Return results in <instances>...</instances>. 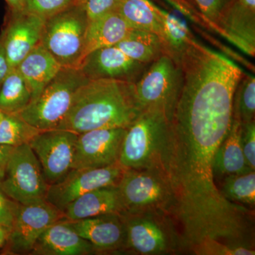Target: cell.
<instances>
[{
    "label": "cell",
    "mask_w": 255,
    "mask_h": 255,
    "mask_svg": "<svg viewBox=\"0 0 255 255\" xmlns=\"http://www.w3.org/2000/svg\"><path fill=\"white\" fill-rule=\"evenodd\" d=\"M141 113L134 82L88 80L75 92L68 113L56 129L80 134L96 129L128 128Z\"/></svg>",
    "instance_id": "cell-1"
},
{
    "label": "cell",
    "mask_w": 255,
    "mask_h": 255,
    "mask_svg": "<svg viewBox=\"0 0 255 255\" xmlns=\"http://www.w3.org/2000/svg\"><path fill=\"white\" fill-rule=\"evenodd\" d=\"M126 228L124 253L169 255L187 253L175 220L157 211L123 213Z\"/></svg>",
    "instance_id": "cell-2"
},
{
    "label": "cell",
    "mask_w": 255,
    "mask_h": 255,
    "mask_svg": "<svg viewBox=\"0 0 255 255\" xmlns=\"http://www.w3.org/2000/svg\"><path fill=\"white\" fill-rule=\"evenodd\" d=\"M169 130V121L163 113L142 112L127 128L119 164L125 169L158 168L164 171Z\"/></svg>",
    "instance_id": "cell-3"
},
{
    "label": "cell",
    "mask_w": 255,
    "mask_h": 255,
    "mask_svg": "<svg viewBox=\"0 0 255 255\" xmlns=\"http://www.w3.org/2000/svg\"><path fill=\"white\" fill-rule=\"evenodd\" d=\"M87 80L80 69L62 67L41 94L16 115L38 130L56 129L68 113L75 92Z\"/></svg>",
    "instance_id": "cell-4"
},
{
    "label": "cell",
    "mask_w": 255,
    "mask_h": 255,
    "mask_svg": "<svg viewBox=\"0 0 255 255\" xmlns=\"http://www.w3.org/2000/svg\"><path fill=\"white\" fill-rule=\"evenodd\" d=\"M117 187L123 213L157 211L173 218L175 199L162 169H124Z\"/></svg>",
    "instance_id": "cell-5"
},
{
    "label": "cell",
    "mask_w": 255,
    "mask_h": 255,
    "mask_svg": "<svg viewBox=\"0 0 255 255\" xmlns=\"http://www.w3.org/2000/svg\"><path fill=\"white\" fill-rule=\"evenodd\" d=\"M182 85V72L179 62L164 53L150 63L134 82L137 105L142 112H162L170 122Z\"/></svg>",
    "instance_id": "cell-6"
},
{
    "label": "cell",
    "mask_w": 255,
    "mask_h": 255,
    "mask_svg": "<svg viewBox=\"0 0 255 255\" xmlns=\"http://www.w3.org/2000/svg\"><path fill=\"white\" fill-rule=\"evenodd\" d=\"M89 19L77 2L45 20L41 43L63 68H78L82 63Z\"/></svg>",
    "instance_id": "cell-7"
},
{
    "label": "cell",
    "mask_w": 255,
    "mask_h": 255,
    "mask_svg": "<svg viewBox=\"0 0 255 255\" xmlns=\"http://www.w3.org/2000/svg\"><path fill=\"white\" fill-rule=\"evenodd\" d=\"M48 187L39 161L30 145L14 147L0 179V189L11 200L27 205L46 201Z\"/></svg>",
    "instance_id": "cell-8"
},
{
    "label": "cell",
    "mask_w": 255,
    "mask_h": 255,
    "mask_svg": "<svg viewBox=\"0 0 255 255\" xmlns=\"http://www.w3.org/2000/svg\"><path fill=\"white\" fill-rule=\"evenodd\" d=\"M78 135L62 129L41 130L28 143L49 185L60 180L73 169Z\"/></svg>",
    "instance_id": "cell-9"
},
{
    "label": "cell",
    "mask_w": 255,
    "mask_h": 255,
    "mask_svg": "<svg viewBox=\"0 0 255 255\" xmlns=\"http://www.w3.org/2000/svg\"><path fill=\"white\" fill-rule=\"evenodd\" d=\"M124 169L120 164L97 169H72L60 180L50 184L46 201L63 211L68 204L87 192L118 185Z\"/></svg>",
    "instance_id": "cell-10"
},
{
    "label": "cell",
    "mask_w": 255,
    "mask_h": 255,
    "mask_svg": "<svg viewBox=\"0 0 255 255\" xmlns=\"http://www.w3.org/2000/svg\"><path fill=\"white\" fill-rule=\"evenodd\" d=\"M63 211L48 201L18 204L6 246L10 254L31 253L40 236L56 221L64 219Z\"/></svg>",
    "instance_id": "cell-11"
},
{
    "label": "cell",
    "mask_w": 255,
    "mask_h": 255,
    "mask_svg": "<svg viewBox=\"0 0 255 255\" xmlns=\"http://www.w3.org/2000/svg\"><path fill=\"white\" fill-rule=\"evenodd\" d=\"M127 128L96 129L78 134L73 169H97L119 163Z\"/></svg>",
    "instance_id": "cell-12"
},
{
    "label": "cell",
    "mask_w": 255,
    "mask_h": 255,
    "mask_svg": "<svg viewBox=\"0 0 255 255\" xmlns=\"http://www.w3.org/2000/svg\"><path fill=\"white\" fill-rule=\"evenodd\" d=\"M148 65L129 58L117 46H112L94 50L84 58L78 68L88 80L135 82Z\"/></svg>",
    "instance_id": "cell-13"
},
{
    "label": "cell",
    "mask_w": 255,
    "mask_h": 255,
    "mask_svg": "<svg viewBox=\"0 0 255 255\" xmlns=\"http://www.w3.org/2000/svg\"><path fill=\"white\" fill-rule=\"evenodd\" d=\"M9 19L1 33L3 46L10 68H15L41 41L44 18L26 10L9 9Z\"/></svg>",
    "instance_id": "cell-14"
},
{
    "label": "cell",
    "mask_w": 255,
    "mask_h": 255,
    "mask_svg": "<svg viewBox=\"0 0 255 255\" xmlns=\"http://www.w3.org/2000/svg\"><path fill=\"white\" fill-rule=\"evenodd\" d=\"M65 221L80 237L91 243L97 254L124 253L126 228L122 214H104L88 219Z\"/></svg>",
    "instance_id": "cell-15"
},
{
    "label": "cell",
    "mask_w": 255,
    "mask_h": 255,
    "mask_svg": "<svg viewBox=\"0 0 255 255\" xmlns=\"http://www.w3.org/2000/svg\"><path fill=\"white\" fill-rule=\"evenodd\" d=\"M214 29L251 57L255 55V0H232Z\"/></svg>",
    "instance_id": "cell-16"
},
{
    "label": "cell",
    "mask_w": 255,
    "mask_h": 255,
    "mask_svg": "<svg viewBox=\"0 0 255 255\" xmlns=\"http://www.w3.org/2000/svg\"><path fill=\"white\" fill-rule=\"evenodd\" d=\"M30 254L86 255L97 253L91 243L80 237L64 219L50 225L42 233Z\"/></svg>",
    "instance_id": "cell-17"
},
{
    "label": "cell",
    "mask_w": 255,
    "mask_h": 255,
    "mask_svg": "<svg viewBox=\"0 0 255 255\" xmlns=\"http://www.w3.org/2000/svg\"><path fill=\"white\" fill-rule=\"evenodd\" d=\"M64 217L76 221L100 215L124 212L117 186L95 189L80 196L68 204L63 211Z\"/></svg>",
    "instance_id": "cell-18"
},
{
    "label": "cell",
    "mask_w": 255,
    "mask_h": 255,
    "mask_svg": "<svg viewBox=\"0 0 255 255\" xmlns=\"http://www.w3.org/2000/svg\"><path fill=\"white\" fill-rule=\"evenodd\" d=\"M242 124L232 119L231 128L215 154L212 171L215 184L223 178L252 172L241 145Z\"/></svg>",
    "instance_id": "cell-19"
},
{
    "label": "cell",
    "mask_w": 255,
    "mask_h": 255,
    "mask_svg": "<svg viewBox=\"0 0 255 255\" xmlns=\"http://www.w3.org/2000/svg\"><path fill=\"white\" fill-rule=\"evenodd\" d=\"M16 68L29 87L32 101L56 76L62 66L40 41Z\"/></svg>",
    "instance_id": "cell-20"
},
{
    "label": "cell",
    "mask_w": 255,
    "mask_h": 255,
    "mask_svg": "<svg viewBox=\"0 0 255 255\" xmlns=\"http://www.w3.org/2000/svg\"><path fill=\"white\" fill-rule=\"evenodd\" d=\"M130 29L131 28L117 11L89 21L82 60L94 50L116 46L127 36Z\"/></svg>",
    "instance_id": "cell-21"
},
{
    "label": "cell",
    "mask_w": 255,
    "mask_h": 255,
    "mask_svg": "<svg viewBox=\"0 0 255 255\" xmlns=\"http://www.w3.org/2000/svg\"><path fill=\"white\" fill-rule=\"evenodd\" d=\"M116 46L129 58L145 65L166 53L163 42L157 34L133 28Z\"/></svg>",
    "instance_id": "cell-22"
},
{
    "label": "cell",
    "mask_w": 255,
    "mask_h": 255,
    "mask_svg": "<svg viewBox=\"0 0 255 255\" xmlns=\"http://www.w3.org/2000/svg\"><path fill=\"white\" fill-rule=\"evenodd\" d=\"M157 6L150 0H120L117 11L130 28L152 32L162 39V21Z\"/></svg>",
    "instance_id": "cell-23"
},
{
    "label": "cell",
    "mask_w": 255,
    "mask_h": 255,
    "mask_svg": "<svg viewBox=\"0 0 255 255\" xmlns=\"http://www.w3.org/2000/svg\"><path fill=\"white\" fill-rule=\"evenodd\" d=\"M157 10L162 21V41L166 53L179 62L181 55L195 41V37L182 19L158 6Z\"/></svg>",
    "instance_id": "cell-24"
},
{
    "label": "cell",
    "mask_w": 255,
    "mask_h": 255,
    "mask_svg": "<svg viewBox=\"0 0 255 255\" xmlns=\"http://www.w3.org/2000/svg\"><path fill=\"white\" fill-rule=\"evenodd\" d=\"M31 93L26 80L16 68H11L0 87V111L16 114L27 107Z\"/></svg>",
    "instance_id": "cell-25"
},
{
    "label": "cell",
    "mask_w": 255,
    "mask_h": 255,
    "mask_svg": "<svg viewBox=\"0 0 255 255\" xmlns=\"http://www.w3.org/2000/svg\"><path fill=\"white\" fill-rule=\"evenodd\" d=\"M216 185L228 202L255 211V171L227 176Z\"/></svg>",
    "instance_id": "cell-26"
},
{
    "label": "cell",
    "mask_w": 255,
    "mask_h": 255,
    "mask_svg": "<svg viewBox=\"0 0 255 255\" xmlns=\"http://www.w3.org/2000/svg\"><path fill=\"white\" fill-rule=\"evenodd\" d=\"M233 119L242 124L255 120V78L246 75L242 78L235 91L233 99Z\"/></svg>",
    "instance_id": "cell-27"
},
{
    "label": "cell",
    "mask_w": 255,
    "mask_h": 255,
    "mask_svg": "<svg viewBox=\"0 0 255 255\" xmlns=\"http://www.w3.org/2000/svg\"><path fill=\"white\" fill-rule=\"evenodd\" d=\"M41 131L16 114H5L0 123V144L12 147L28 144Z\"/></svg>",
    "instance_id": "cell-28"
},
{
    "label": "cell",
    "mask_w": 255,
    "mask_h": 255,
    "mask_svg": "<svg viewBox=\"0 0 255 255\" xmlns=\"http://www.w3.org/2000/svg\"><path fill=\"white\" fill-rule=\"evenodd\" d=\"M190 254L196 255H255L253 248L233 246L216 240H209L191 250Z\"/></svg>",
    "instance_id": "cell-29"
},
{
    "label": "cell",
    "mask_w": 255,
    "mask_h": 255,
    "mask_svg": "<svg viewBox=\"0 0 255 255\" xmlns=\"http://www.w3.org/2000/svg\"><path fill=\"white\" fill-rule=\"evenodd\" d=\"M75 0H24L25 10L40 17H51L73 5Z\"/></svg>",
    "instance_id": "cell-30"
},
{
    "label": "cell",
    "mask_w": 255,
    "mask_h": 255,
    "mask_svg": "<svg viewBox=\"0 0 255 255\" xmlns=\"http://www.w3.org/2000/svg\"><path fill=\"white\" fill-rule=\"evenodd\" d=\"M232 0H191L201 19L214 29L223 11Z\"/></svg>",
    "instance_id": "cell-31"
},
{
    "label": "cell",
    "mask_w": 255,
    "mask_h": 255,
    "mask_svg": "<svg viewBox=\"0 0 255 255\" xmlns=\"http://www.w3.org/2000/svg\"><path fill=\"white\" fill-rule=\"evenodd\" d=\"M81 5L88 17L89 21L117 11L120 0H76Z\"/></svg>",
    "instance_id": "cell-32"
},
{
    "label": "cell",
    "mask_w": 255,
    "mask_h": 255,
    "mask_svg": "<svg viewBox=\"0 0 255 255\" xmlns=\"http://www.w3.org/2000/svg\"><path fill=\"white\" fill-rule=\"evenodd\" d=\"M241 145L250 168L255 171V122L242 124Z\"/></svg>",
    "instance_id": "cell-33"
},
{
    "label": "cell",
    "mask_w": 255,
    "mask_h": 255,
    "mask_svg": "<svg viewBox=\"0 0 255 255\" xmlns=\"http://www.w3.org/2000/svg\"><path fill=\"white\" fill-rule=\"evenodd\" d=\"M18 206V203L9 199L0 189V224L11 228Z\"/></svg>",
    "instance_id": "cell-34"
},
{
    "label": "cell",
    "mask_w": 255,
    "mask_h": 255,
    "mask_svg": "<svg viewBox=\"0 0 255 255\" xmlns=\"http://www.w3.org/2000/svg\"><path fill=\"white\" fill-rule=\"evenodd\" d=\"M174 8L180 11L182 14L186 16H190V18H197L199 16V12L196 11L195 7L190 3L187 2L185 0H165Z\"/></svg>",
    "instance_id": "cell-35"
},
{
    "label": "cell",
    "mask_w": 255,
    "mask_h": 255,
    "mask_svg": "<svg viewBox=\"0 0 255 255\" xmlns=\"http://www.w3.org/2000/svg\"><path fill=\"white\" fill-rule=\"evenodd\" d=\"M11 68H10L7 59H6V54H5L2 39L0 36V87H1L6 77L7 76Z\"/></svg>",
    "instance_id": "cell-36"
},
{
    "label": "cell",
    "mask_w": 255,
    "mask_h": 255,
    "mask_svg": "<svg viewBox=\"0 0 255 255\" xmlns=\"http://www.w3.org/2000/svg\"><path fill=\"white\" fill-rule=\"evenodd\" d=\"M14 147L12 146L1 145L0 144V179L2 177L3 173L7 159L9 158L10 153Z\"/></svg>",
    "instance_id": "cell-37"
},
{
    "label": "cell",
    "mask_w": 255,
    "mask_h": 255,
    "mask_svg": "<svg viewBox=\"0 0 255 255\" xmlns=\"http://www.w3.org/2000/svg\"><path fill=\"white\" fill-rule=\"evenodd\" d=\"M11 227L0 224V249L6 246L9 239L10 233H11Z\"/></svg>",
    "instance_id": "cell-38"
},
{
    "label": "cell",
    "mask_w": 255,
    "mask_h": 255,
    "mask_svg": "<svg viewBox=\"0 0 255 255\" xmlns=\"http://www.w3.org/2000/svg\"><path fill=\"white\" fill-rule=\"evenodd\" d=\"M9 6V9L12 11H23L25 10L24 0H5Z\"/></svg>",
    "instance_id": "cell-39"
},
{
    "label": "cell",
    "mask_w": 255,
    "mask_h": 255,
    "mask_svg": "<svg viewBox=\"0 0 255 255\" xmlns=\"http://www.w3.org/2000/svg\"><path fill=\"white\" fill-rule=\"evenodd\" d=\"M5 114L4 112H1V111H0V123H1V121H2L3 118H4Z\"/></svg>",
    "instance_id": "cell-40"
},
{
    "label": "cell",
    "mask_w": 255,
    "mask_h": 255,
    "mask_svg": "<svg viewBox=\"0 0 255 255\" xmlns=\"http://www.w3.org/2000/svg\"><path fill=\"white\" fill-rule=\"evenodd\" d=\"M185 1H187V2L190 3V4H192V3H191V0H185ZM193 6H194V5H193Z\"/></svg>",
    "instance_id": "cell-41"
}]
</instances>
